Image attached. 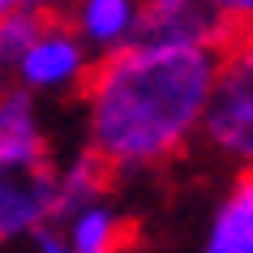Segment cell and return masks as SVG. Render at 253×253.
Here are the masks:
<instances>
[{
    "instance_id": "6da1fadb",
    "label": "cell",
    "mask_w": 253,
    "mask_h": 253,
    "mask_svg": "<svg viewBox=\"0 0 253 253\" xmlns=\"http://www.w3.org/2000/svg\"><path fill=\"white\" fill-rule=\"evenodd\" d=\"M219 47L133 39L94 56L82 82L86 146L112 176L155 172L180 159L202 129Z\"/></svg>"
},
{
    "instance_id": "7a4b0ae2",
    "label": "cell",
    "mask_w": 253,
    "mask_h": 253,
    "mask_svg": "<svg viewBox=\"0 0 253 253\" xmlns=\"http://www.w3.org/2000/svg\"><path fill=\"white\" fill-rule=\"evenodd\" d=\"M198 137L232 168H253V26L219 43Z\"/></svg>"
},
{
    "instance_id": "3957f363",
    "label": "cell",
    "mask_w": 253,
    "mask_h": 253,
    "mask_svg": "<svg viewBox=\"0 0 253 253\" xmlns=\"http://www.w3.org/2000/svg\"><path fill=\"white\" fill-rule=\"evenodd\" d=\"M90 65H94V52L82 43V35L60 13H52L43 17L39 35L30 39V47L22 52L9 78L17 86H26L30 94H73L82 90Z\"/></svg>"
},
{
    "instance_id": "277c9868",
    "label": "cell",
    "mask_w": 253,
    "mask_h": 253,
    "mask_svg": "<svg viewBox=\"0 0 253 253\" xmlns=\"http://www.w3.org/2000/svg\"><path fill=\"white\" fill-rule=\"evenodd\" d=\"M43 223H56V163L4 159L0 155V245H26V236Z\"/></svg>"
},
{
    "instance_id": "5b68a950",
    "label": "cell",
    "mask_w": 253,
    "mask_h": 253,
    "mask_svg": "<svg viewBox=\"0 0 253 253\" xmlns=\"http://www.w3.org/2000/svg\"><path fill=\"white\" fill-rule=\"evenodd\" d=\"M232 35L223 17L206 0H142V26L137 39H159V43H219Z\"/></svg>"
},
{
    "instance_id": "8992f818",
    "label": "cell",
    "mask_w": 253,
    "mask_h": 253,
    "mask_svg": "<svg viewBox=\"0 0 253 253\" xmlns=\"http://www.w3.org/2000/svg\"><path fill=\"white\" fill-rule=\"evenodd\" d=\"M60 17L82 35V43L94 56H103L137 39L142 0H69Z\"/></svg>"
},
{
    "instance_id": "52a82bcc",
    "label": "cell",
    "mask_w": 253,
    "mask_h": 253,
    "mask_svg": "<svg viewBox=\"0 0 253 253\" xmlns=\"http://www.w3.org/2000/svg\"><path fill=\"white\" fill-rule=\"evenodd\" d=\"M206 253H253V168H236V180L223 189L206 219Z\"/></svg>"
},
{
    "instance_id": "ba28073f",
    "label": "cell",
    "mask_w": 253,
    "mask_h": 253,
    "mask_svg": "<svg viewBox=\"0 0 253 253\" xmlns=\"http://www.w3.org/2000/svg\"><path fill=\"white\" fill-rule=\"evenodd\" d=\"M0 155L4 159H39L47 150V129H43L39 94L26 86H4L0 90Z\"/></svg>"
},
{
    "instance_id": "9c48e42d",
    "label": "cell",
    "mask_w": 253,
    "mask_h": 253,
    "mask_svg": "<svg viewBox=\"0 0 253 253\" xmlns=\"http://www.w3.org/2000/svg\"><path fill=\"white\" fill-rule=\"evenodd\" d=\"M56 223L65 236V253H116L129 245V223L107 198L82 202Z\"/></svg>"
},
{
    "instance_id": "30bf717a",
    "label": "cell",
    "mask_w": 253,
    "mask_h": 253,
    "mask_svg": "<svg viewBox=\"0 0 253 253\" xmlns=\"http://www.w3.org/2000/svg\"><path fill=\"white\" fill-rule=\"evenodd\" d=\"M112 168H107L90 146L78 150L69 163L56 168V219H65L73 206L82 202H94V198H107L112 193Z\"/></svg>"
},
{
    "instance_id": "8fae6325",
    "label": "cell",
    "mask_w": 253,
    "mask_h": 253,
    "mask_svg": "<svg viewBox=\"0 0 253 253\" xmlns=\"http://www.w3.org/2000/svg\"><path fill=\"white\" fill-rule=\"evenodd\" d=\"M43 17H52V13H35V9H26V4H13V9L0 13V73H4V78L13 73V65L30 47V39L39 35Z\"/></svg>"
},
{
    "instance_id": "7c38bea8",
    "label": "cell",
    "mask_w": 253,
    "mask_h": 253,
    "mask_svg": "<svg viewBox=\"0 0 253 253\" xmlns=\"http://www.w3.org/2000/svg\"><path fill=\"white\" fill-rule=\"evenodd\" d=\"M214 13L223 17L232 30H245V26H253V0H206Z\"/></svg>"
},
{
    "instance_id": "4fadbf2b",
    "label": "cell",
    "mask_w": 253,
    "mask_h": 253,
    "mask_svg": "<svg viewBox=\"0 0 253 253\" xmlns=\"http://www.w3.org/2000/svg\"><path fill=\"white\" fill-rule=\"evenodd\" d=\"M26 9H35V13H65L69 0H22Z\"/></svg>"
},
{
    "instance_id": "5bb4252c",
    "label": "cell",
    "mask_w": 253,
    "mask_h": 253,
    "mask_svg": "<svg viewBox=\"0 0 253 253\" xmlns=\"http://www.w3.org/2000/svg\"><path fill=\"white\" fill-rule=\"evenodd\" d=\"M13 4H22V0H0V13H4V9H13Z\"/></svg>"
}]
</instances>
